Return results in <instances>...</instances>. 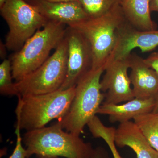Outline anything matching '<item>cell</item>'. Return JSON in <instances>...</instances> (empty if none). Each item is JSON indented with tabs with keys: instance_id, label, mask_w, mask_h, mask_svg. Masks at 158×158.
Instances as JSON below:
<instances>
[{
	"instance_id": "obj_1",
	"label": "cell",
	"mask_w": 158,
	"mask_h": 158,
	"mask_svg": "<svg viewBox=\"0 0 158 158\" xmlns=\"http://www.w3.org/2000/svg\"><path fill=\"white\" fill-rule=\"evenodd\" d=\"M22 139L28 158L33 155L39 158H90L94 149L80 136L64 131L58 122L52 126L28 131Z\"/></svg>"
},
{
	"instance_id": "obj_2",
	"label": "cell",
	"mask_w": 158,
	"mask_h": 158,
	"mask_svg": "<svg viewBox=\"0 0 158 158\" xmlns=\"http://www.w3.org/2000/svg\"><path fill=\"white\" fill-rule=\"evenodd\" d=\"M75 88L44 94L18 96L16 127L28 131L45 127L52 120L62 118L70 108Z\"/></svg>"
},
{
	"instance_id": "obj_3",
	"label": "cell",
	"mask_w": 158,
	"mask_h": 158,
	"mask_svg": "<svg viewBox=\"0 0 158 158\" xmlns=\"http://www.w3.org/2000/svg\"><path fill=\"white\" fill-rule=\"evenodd\" d=\"M104 66L89 71L77 83L70 108L65 116L58 119L62 128L80 136L84 128L96 116L105 99L102 93L101 77Z\"/></svg>"
},
{
	"instance_id": "obj_4",
	"label": "cell",
	"mask_w": 158,
	"mask_h": 158,
	"mask_svg": "<svg viewBox=\"0 0 158 158\" xmlns=\"http://www.w3.org/2000/svg\"><path fill=\"white\" fill-rule=\"evenodd\" d=\"M66 25L48 22L29 38L19 51L11 56L12 77L18 82L37 69L49 58L66 35Z\"/></svg>"
},
{
	"instance_id": "obj_5",
	"label": "cell",
	"mask_w": 158,
	"mask_h": 158,
	"mask_svg": "<svg viewBox=\"0 0 158 158\" xmlns=\"http://www.w3.org/2000/svg\"><path fill=\"white\" fill-rule=\"evenodd\" d=\"M126 21L118 4L102 16L69 26L81 34L90 44L93 56L91 69L104 66L115 47L117 30Z\"/></svg>"
},
{
	"instance_id": "obj_6",
	"label": "cell",
	"mask_w": 158,
	"mask_h": 158,
	"mask_svg": "<svg viewBox=\"0 0 158 158\" xmlns=\"http://www.w3.org/2000/svg\"><path fill=\"white\" fill-rule=\"evenodd\" d=\"M68 41L66 35L53 54L37 69L14 83L16 96L37 95L59 90L67 73Z\"/></svg>"
},
{
	"instance_id": "obj_7",
	"label": "cell",
	"mask_w": 158,
	"mask_h": 158,
	"mask_svg": "<svg viewBox=\"0 0 158 158\" xmlns=\"http://www.w3.org/2000/svg\"><path fill=\"white\" fill-rule=\"evenodd\" d=\"M0 12L9 27L5 45L15 52L48 22L25 0H6L0 8Z\"/></svg>"
},
{
	"instance_id": "obj_8",
	"label": "cell",
	"mask_w": 158,
	"mask_h": 158,
	"mask_svg": "<svg viewBox=\"0 0 158 158\" xmlns=\"http://www.w3.org/2000/svg\"><path fill=\"white\" fill-rule=\"evenodd\" d=\"M66 37L68 45L67 73L60 90L75 87L92 69V49L88 40L78 31L69 27H67Z\"/></svg>"
},
{
	"instance_id": "obj_9",
	"label": "cell",
	"mask_w": 158,
	"mask_h": 158,
	"mask_svg": "<svg viewBox=\"0 0 158 158\" xmlns=\"http://www.w3.org/2000/svg\"><path fill=\"white\" fill-rule=\"evenodd\" d=\"M104 66L105 74L100 82L102 91L105 92L103 104H119L135 98L127 73L129 56L107 62Z\"/></svg>"
},
{
	"instance_id": "obj_10",
	"label": "cell",
	"mask_w": 158,
	"mask_h": 158,
	"mask_svg": "<svg viewBox=\"0 0 158 158\" xmlns=\"http://www.w3.org/2000/svg\"><path fill=\"white\" fill-rule=\"evenodd\" d=\"M157 47L158 30L141 31L127 20L117 30L115 47L106 63L127 58L135 48L144 53Z\"/></svg>"
},
{
	"instance_id": "obj_11",
	"label": "cell",
	"mask_w": 158,
	"mask_h": 158,
	"mask_svg": "<svg viewBox=\"0 0 158 158\" xmlns=\"http://www.w3.org/2000/svg\"><path fill=\"white\" fill-rule=\"evenodd\" d=\"M48 22L61 23L69 27L89 18L79 1L55 2L47 0H25Z\"/></svg>"
},
{
	"instance_id": "obj_12",
	"label": "cell",
	"mask_w": 158,
	"mask_h": 158,
	"mask_svg": "<svg viewBox=\"0 0 158 158\" xmlns=\"http://www.w3.org/2000/svg\"><path fill=\"white\" fill-rule=\"evenodd\" d=\"M129 58V77L135 98H156L158 94V74L137 54L131 53Z\"/></svg>"
},
{
	"instance_id": "obj_13",
	"label": "cell",
	"mask_w": 158,
	"mask_h": 158,
	"mask_svg": "<svg viewBox=\"0 0 158 158\" xmlns=\"http://www.w3.org/2000/svg\"><path fill=\"white\" fill-rule=\"evenodd\" d=\"M115 142L119 148L129 147L137 158H158V152L150 145L134 121L119 123L115 132Z\"/></svg>"
},
{
	"instance_id": "obj_14",
	"label": "cell",
	"mask_w": 158,
	"mask_h": 158,
	"mask_svg": "<svg viewBox=\"0 0 158 158\" xmlns=\"http://www.w3.org/2000/svg\"><path fill=\"white\" fill-rule=\"evenodd\" d=\"M155 103V98H135L121 105L103 104L97 114L108 115L110 122L123 123L139 115L152 112Z\"/></svg>"
},
{
	"instance_id": "obj_15",
	"label": "cell",
	"mask_w": 158,
	"mask_h": 158,
	"mask_svg": "<svg viewBox=\"0 0 158 158\" xmlns=\"http://www.w3.org/2000/svg\"><path fill=\"white\" fill-rule=\"evenodd\" d=\"M151 0H121L120 6L127 20L141 31H154L157 26L151 16Z\"/></svg>"
},
{
	"instance_id": "obj_16",
	"label": "cell",
	"mask_w": 158,
	"mask_h": 158,
	"mask_svg": "<svg viewBox=\"0 0 158 158\" xmlns=\"http://www.w3.org/2000/svg\"><path fill=\"white\" fill-rule=\"evenodd\" d=\"M133 120L150 145L158 152V113H145L136 116Z\"/></svg>"
},
{
	"instance_id": "obj_17",
	"label": "cell",
	"mask_w": 158,
	"mask_h": 158,
	"mask_svg": "<svg viewBox=\"0 0 158 158\" xmlns=\"http://www.w3.org/2000/svg\"><path fill=\"white\" fill-rule=\"evenodd\" d=\"M89 18L102 16L113 7L120 4L121 0H79Z\"/></svg>"
},
{
	"instance_id": "obj_18",
	"label": "cell",
	"mask_w": 158,
	"mask_h": 158,
	"mask_svg": "<svg viewBox=\"0 0 158 158\" xmlns=\"http://www.w3.org/2000/svg\"><path fill=\"white\" fill-rule=\"evenodd\" d=\"M11 61L5 59L0 65V92L5 95H15L14 83L12 82Z\"/></svg>"
},
{
	"instance_id": "obj_19",
	"label": "cell",
	"mask_w": 158,
	"mask_h": 158,
	"mask_svg": "<svg viewBox=\"0 0 158 158\" xmlns=\"http://www.w3.org/2000/svg\"><path fill=\"white\" fill-rule=\"evenodd\" d=\"M21 129L16 127L15 134L16 136V143L15 148L9 158H28L27 150L23 146V139L21 135Z\"/></svg>"
},
{
	"instance_id": "obj_20",
	"label": "cell",
	"mask_w": 158,
	"mask_h": 158,
	"mask_svg": "<svg viewBox=\"0 0 158 158\" xmlns=\"http://www.w3.org/2000/svg\"><path fill=\"white\" fill-rule=\"evenodd\" d=\"M144 61L148 67L158 74V52L152 53L146 59H144Z\"/></svg>"
},
{
	"instance_id": "obj_21",
	"label": "cell",
	"mask_w": 158,
	"mask_h": 158,
	"mask_svg": "<svg viewBox=\"0 0 158 158\" xmlns=\"http://www.w3.org/2000/svg\"><path fill=\"white\" fill-rule=\"evenodd\" d=\"M90 158H110L106 150L102 147L94 148Z\"/></svg>"
},
{
	"instance_id": "obj_22",
	"label": "cell",
	"mask_w": 158,
	"mask_h": 158,
	"mask_svg": "<svg viewBox=\"0 0 158 158\" xmlns=\"http://www.w3.org/2000/svg\"><path fill=\"white\" fill-rule=\"evenodd\" d=\"M107 144L112 152L113 158H122L117 150L116 147V145L114 141L110 140L108 141Z\"/></svg>"
},
{
	"instance_id": "obj_23",
	"label": "cell",
	"mask_w": 158,
	"mask_h": 158,
	"mask_svg": "<svg viewBox=\"0 0 158 158\" xmlns=\"http://www.w3.org/2000/svg\"><path fill=\"white\" fill-rule=\"evenodd\" d=\"M151 11L158 12V0H151L150 3Z\"/></svg>"
},
{
	"instance_id": "obj_24",
	"label": "cell",
	"mask_w": 158,
	"mask_h": 158,
	"mask_svg": "<svg viewBox=\"0 0 158 158\" xmlns=\"http://www.w3.org/2000/svg\"><path fill=\"white\" fill-rule=\"evenodd\" d=\"M51 2H75L79 0H47Z\"/></svg>"
},
{
	"instance_id": "obj_25",
	"label": "cell",
	"mask_w": 158,
	"mask_h": 158,
	"mask_svg": "<svg viewBox=\"0 0 158 158\" xmlns=\"http://www.w3.org/2000/svg\"><path fill=\"white\" fill-rule=\"evenodd\" d=\"M156 103L154 109L153 111L152 112L154 113H158V94L156 97L155 98Z\"/></svg>"
},
{
	"instance_id": "obj_26",
	"label": "cell",
	"mask_w": 158,
	"mask_h": 158,
	"mask_svg": "<svg viewBox=\"0 0 158 158\" xmlns=\"http://www.w3.org/2000/svg\"><path fill=\"white\" fill-rule=\"evenodd\" d=\"M6 1V0H0V8L3 6Z\"/></svg>"
},
{
	"instance_id": "obj_27",
	"label": "cell",
	"mask_w": 158,
	"mask_h": 158,
	"mask_svg": "<svg viewBox=\"0 0 158 158\" xmlns=\"http://www.w3.org/2000/svg\"></svg>"
}]
</instances>
